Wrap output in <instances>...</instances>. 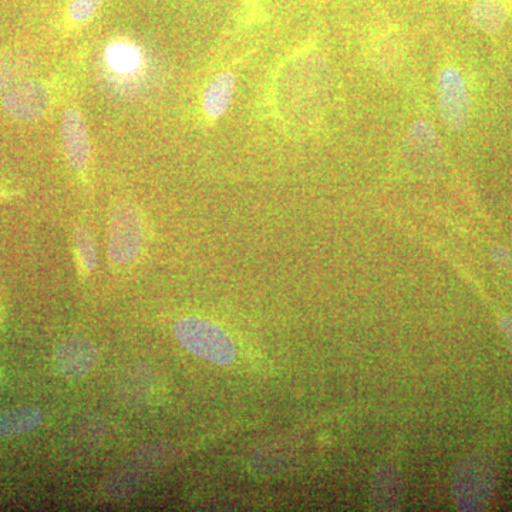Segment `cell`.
Instances as JSON below:
<instances>
[{
  "mask_svg": "<svg viewBox=\"0 0 512 512\" xmlns=\"http://www.w3.org/2000/svg\"><path fill=\"white\" fill-rule=\"evenodd\" d=\"M510 10L504 0H476L471 6V19L474 25L484 32L495 33L507 22Z\"/></svg>",
  "mask_w": 512,
  "mask_h": 512,
  "instance_id": "10",
  "label": "cell"
},
{
  "mask_svg": "<svg viewBox=\"0 0 512 512\" xmlns=\"http://www.w3.org/2000/svg\"><path fill=\"white\" fill-rule=\"evenodd\" d=\"M144 244L143 221L130 202H120L113 208L107 235V252L114 268L133 265Z\"/></svg>",
  "mask_w": 512,
  "mask_h": 512,
  "instance_id": "3",
  "label": "cell"
},
{
  "mask_svg": "<svg viewBox=\"0 0 512 512\" xmlns=\"http://www.w3.org/2000/svg\"><path fill=\"white\" fill-rule=\"evenodd\" d=\"M437 97L441 119L447 128L457 131L466 126L470 113V99L463 76L456 67L448 66L441 70L437 82Z\"/></svg>",
  "mask_w": 512,
  "mask_h": 512,
  "instance_id": "4",
  "label": "cell"
},
{
  "mask_svg": "<svg viewBox=\"0 0 512 512\" xmlns=\"http://www.w3.org/2000/svg\"><path fill=\"white\" fill-rule=\"evenodd\" d=\"M103 3L104 0H70L66 10L67 28H82L96 16Z\"/></svg>",
  "mask_w": 512,
  "mask_h": 512,
  "instance_id": "13",
  "label": "cell"
},
{
  "mask_svg": "<svg viewBox=\"0 0 512 512\" xmlns=\"http://www.w3.org/2000/svg\"><path fill=\"white\" fill-rule=\"evenodd\" d=\"M52 97L45 83L30 80L16 84L6 93L3 107L13 119L33 121L45 116Z\"/></svg>",
  "mask_w": 512,
  "mask_h": 512,
  "instance_id": "6",
  "label": "cell"
},
{
  "mask_svg": "<svg viewBox=\"0 0 512 512\" xmlns=\"http://www.w3.org/2000/svg\"><path fill=\"white\" fill-rule=\"evenodd\" d=\"M494 259L500 265H512V254L507 249L498 248L494 251Z\"/></svg>",
  "mask_w": 512,
  "mask_h": 512,
  "instance_id": "17",
  "label": "cell"
},
{
  "mask_svg": "<svg viewBox=\"0 0 512 512\" xmlns=\"http://www.w3.org/2000/svg\"><path fill=\"white\" fill-rule=\"evenodd\" d=\"M22 60H3L0 62V93H8L18 84L22 76Z\"/></svg>",
  "mask_w": 512,
  "mask_h": 512,
  "instance_id": "15",
  "label": "cell"
},
{
  "mask_svg": "<svg viewBox=\"0 0 512 512\" xmlns=\"http://www.w3.org/2000/svg\"><path fill=\"white\" fill-rule=\"evenodd\" d=\"M74 247H76L77 258H79L80 266L84 271H94L97 266V251L92 232L84 227L77 228L74 232Z\"/></svg>",
  "mask_w": 512,
  "mask_h": 512,
  "instance_id": "14",
  "label": "cell"
},
{
  "mask_svg": "<svg viewBox=\"0 0 512 512\" xmlns=\"http://www.w3.org/2000/svg\"><path fill=\"white\" fill-rule=\"evenodd\" d=\"M501 330H503L505 340H507L508 346L512 353V318L510 316H503L501 318Z\"/></svg>",
  "mask_w": 512,
  "mask_h": 512,
  "instance_id": "16",
  "label": "cell"
},
{
  "mask_svg": "<svg viewBox=\"0 0 512 512\" xmlns=\"http://www.w3.org/2000/svg\"><path fill=\"white\" fill-rule=\"evenodd\" d=\"M237 79L231 72H221L208 83L202 96V109L210 120H218L227 113L234 97Z\"/></svg>",
  "mask_w": 512,
  "mask_h": 512,
  "instance_id": "8",
  "label": "cell"
},
{
  "mask_svg": "<svg viewBox=\"0 0 512 512\" xmlns=\"http://www.w3.org/2000/svg\"><path fill=\"white\" fill-rule=\"evenodd\" d=\"M97 362V349L90 340L70 338L55 350V366L60 375L79 379L89 375Z\"/></svg>",
  "mask_w": 512,
  "mask_h": 512,
  "instance_id": "7",
  "label": "cell"
},
{
  "mask_svg": "<svg viewBox=\"0 0 512 512\" xmlns=\"http://www.w3.org/2000/svg\"><path fill=\"white\" fill-rule=\"evenodd\" d=\"M493 461L483 453H471L458 463L454 474V500L458 510L484 511L493 500Z\"/></svg>",
  "mask_w": 512,
  "mask_h": 512,
  "instance_id": "1",
  "label": "cell"
},
{
  "mask_svg": "<svg viewBox=\"0 0 512 512\" xmlns=\"http://www.w3.org/2000/svg\"><path fill=\"white\" fill-rule=\"evenodd\" d=\"M174 332L185 349L207 362L227 366L234 362L237 356L232 339L220 326L208 320L200 318L178 320Z\"/></svg>",
  "mask_w": 512,
  "mask_h": 512,
  "instance_id": "2",
  "label": "cell"
},
{
  "mask_svg": "<svg viewBox=\"0 0 512 512\" xmlns=\"http://www.w3.org/2000/svg\"><path fill=\"white\" fill-rule=\"evenodd\" d=\"M107 63L119 73H131L140 63V52L126 42L113 43L106 52Z\"/></svg>",
  "mask_w": 512,
  "mask_h": 512,
  "instance_id": "12",
  "label": "cell"
},
{
  "mask_svg": "<svg viewBox=\"0 0 512 512\" xmlns=\"http://www.w3.org/2000/svg\"><path fill=\"white\" fill-rule=\"evenodd\" d=\"M43 416L37 407L18 406L0 412V440L28 434L42 423Z\"/></svg>",
  "mask_w": 512,
  "mask_h": 512,
  "instance_id": "9",
  "label": "cell"
},
{
  "mask_svg": "<svg viewBox=\"0 0 512 512\" xmlns=\"http://www.w3.org/2000/svg\"><path fill=\"white\" fill-rule=\"evenodd\" d=\"M373 490L377 510H393L399 504V477L392 468L386 467L377 473Z\"/></svg>",
  "mask_w": 512,
  "mask_h": 512,
  "instance_id": "11",
  "label": "cell"
},
{
  "mask_svg": "<svg viewBox=\"0 0 512 512\" xmlns=\"http://www.w3.org/2000/svg\"><path fill=\"white\" fill-rule=\"evenodd\" d=\"M62 144L67 163L76 174L86 175L92 164V141L82 111L69 107L63 111Z\"/></svg>",
  "mask_w": 512,
  "mask_h": 512,
  "instance_id": "5",
  "label": "cell"
}]
</instances>
